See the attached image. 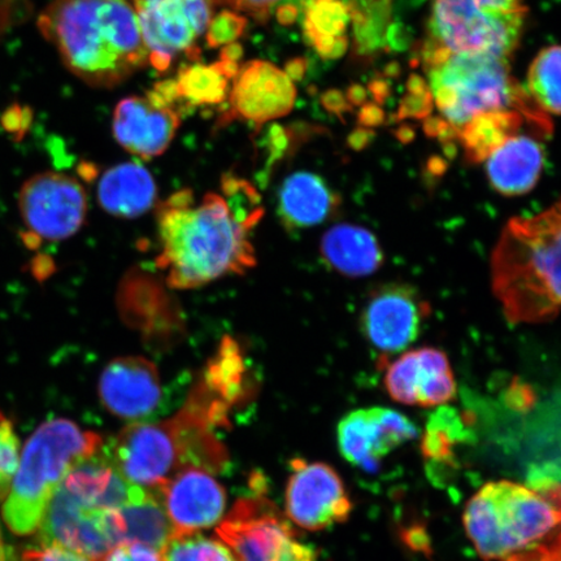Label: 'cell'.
<instances>
[{
	"instance_id": "6da1fadb",
	"label": "cell",
	"mask_w": 561,
	"mask_h": 561,
	"mask_svg": "<svg viewBox=\"0 0 561 561\" xmlns=\"http://www.w3.org/2000/svg\"><path fill=\"white\" fill-rule=\"evenodd\" d=\"M221 188L198 202L191 188H182L158 207L157 266L172 289H196L256 264L251 231L264 214L261 195L231 174Z\"/></svg>"
},
{
	"instance_id": "7a4b0ae2",
	"label": "cell",
	"mask_w": 561,
	"mask_h": 561,
	"mask_svg": "<svg viewBox=\"0 0 561 561\" xmlns=\"http://www.w3.org/2000/svg\"><path fill=\"white\" fill-rule=\"evenodd\" d=\"M231 411L226 399L198 378L174 416L130 424L104 450L124 479L152 491L187 467L220 473L228 467L229 454L216 430L229 426Z\"/></svg>"
},
{
	"instance_id": "3957f363",
	"label": "cell",
	"mask_w": 561,
	"mask_h": 561,
	"mask_svg": "<svg viewBox=\"0 0 561 561\" xmlns=\"http://www.w3.org/2000/svg\"><path fill=\"white\" fill-rule=\"evenodd\" d=\"M38 27L91 87L114 88L149 62L135 0H53Z\"/></svg>"
},
{
	"instance_id": "277c9868",
	"label": "cell",
	"mask_w": 561,
	"mask_h": 561,
	"mask_svg": "<svg viewBox=\"0 0 561 561\" xmlns=\"http://www.w3.org/2000/svg\"><path fill=\"white\" fill-rule=\"evenodd\" d=\"M477 552L488 561H561V483L545 473L526 485L489 482L465 512Z\"/></svg>"
},
{
	"instance_id": "5b68a950",
	"label": "cell",
	"mask_w": 561,
	"mask_h": 561,
	"mask_svg": "<svg viewBox=\"0 0 561 561\" xmlns=\"http://www.w3.org/2000/svg\"><path fill=\"white\" fill-rule=\"evenodd\" d=\"M491 276L514 324L556 318L561 310V219L556 209L510 220L491 257Z\"/></svg>"
},
{
	"instance_id": "8992f818",
	"label": "cell",
	"mask_w": 561,
	"mask_h": 561,
	"mask_svg": "<svg viewBox=\"0 0 561 561\" xmlns=\"http://www.w3.org/2000/svg\"><path fill=\"white\" fill-rule=\"evenodd\" d=\"M104 440L68 419L46 421L27 439L3 506V518L18 536L37 531L48 504L70 469L100 451Z\"/></svg>"
},
{
	"instance_id": "52a82bcc",
	"label": "cell",
	"mask_w": 561,
	"mask_h": 561,
	"mask_svg": "<svg viewBox=\"0 0 561 561\" xmlns=\"http://www.w3.org/2000/svg\"><path fill=\"white\" fill-rule=\"evenodd\" d=\"M525 0H433L424 45L510 59L520 44Z\"/></svg>"
},
{
	"instance_id": "ba28073f",
	"label": "cell",
	"mask_w": 561,
	"mask_h": 561,
	"mask_svg": "<svg viewBox=\"0 0 561 561\" xmlns=\"http://www.w3.org/2000/svg\"><path fill=\"white\" fill-rule=\"evenodd\" d=\"M426 70L434 104L458 130L485 112L512 110L517 81L511 75L510 59L451 54Z\"/></svg>"
},
{
	"instance_id": "9c48e42d",
	"label": "cell",
	"mask_w": 561,
	"mask_h": 561,
	"mask_svg": "<svg viewBox=\"0 0 561 561\" xmlns=\"http://www.w3.org/2000/svg\"><path fill=\"white\" fill-rule=\"evenodd\" d=\"M216 535L237 561H316L311 547L298 541L290 522L263 495L238 500Z\"/></svg>"
},
{
	"instance_id": "30bf717a",
	"label": "cell",
	"mask_w": 561,
	"mask_h": 561,
	"mask_svg": "<svg viewBox=\"0 0 561 561\" xmlns=\"http://www.w3.org/2000/svg\"><path fill=\"white\" fill-rule=\"evenodd\" d=\"M149 62L163 73L174 56L198 61L196 47L213 19V0H135Z\"/></svg>"
},
{
	"instance_id": "8fae6325",
	"label": "cell",
	"mask_w": 561,
	"mask_h": 561,
	"mask_svg": "<svg viewBox=\"0 0 561 561\" xmlns=\"http://www.w3.org/2000/svg\"><path fill=\"white\" fill-rule=\"evenodd\" d=\"M21 219L41 240L59 242L79 233L88 215V195L79 180L58 172L33 175L19 194Z\"/></svg>"
},
{
	"instance_id": "7c38bea8",
	"label": "cell",
	"mask_w": 561,
	"mask_h": 561,
	"mask_svg": "<svg viewBox=\"0 0 561 561\" xmlns=\"http://www.w3.org/2000/svg\"><path fill=\"white\" fill-rule=\"evenodd\" d=\"M285 507L287 520L300 529L319 531L348 520L353 503L331 466L296 459L291 461Z\"/></svg>"
},
{
	"instance_id": "4fadbf2b",
	"label": "cell",
	"mask_w": 561,
	"mask_h": 561,
	"mask_svg": "<svg viewBox=\"0 0 561 561\" xmlns=\"http://www.w3.org/2000/svg\"><path fill=\"white\" fill-rule=\"evenodd\" d=\"M417 434L416 425L402 413L375 407L353 411L343 417L336 439L343 458L363 471L374 473L383 456L415 439Z\"/></svg>"
},
{
	"instance_id": "5bb4252c",
	"label": "cell",
	"mask_w": 561,
	"mask_h": 561,
	"mask_svg": "<svg viewBox=\"0 0 561 561\" xmlns=\"http://www.w3.org/2000/svg\"><path fill=\"white\" fill-rule=\"evenodd\" d=\"M229 95L230 110L220 124L242 118L264 125L289 115L297 101L290 77L272 62L254 60L240 67Z\"/></svg>"
},
{
	"instance_id": "9a60e30c",
	"label": "cell",
	"mask_w": 561,
	"mask_h": 561,
	"mask_svg": "<svg viewBox=\"0 0 561 561\" xmlns=\"http://www.w3.org/2000/svg\"><path fill=\"white\" fill-rule=\"evenodd\" d=\"M98 394L111 415L142 423L159 409L163 383L156 363L144 356H121L102 370Z\"/></svg>"
},
{
	"instance_id": "2e32d148",
	"label": "cell",
	"mask_w": 561,
	"mask_h": 561,
	"mask_svg": "<svg viewBox=\"0 0 561 561\" xmlns=\"http://www.w3.org/2000/svg\"><path fill=\"white\" fill-rule=\"evenodd\" d=\"M427 307L405 285H386L375 290L364 308L362 325L367 341L380 353H401L415 342Z\"/></svg>"
},
{
	"instance_id": "e0dca14e",
	"label": "cell",
	"mask_w": 561,
	"mask_h": 561,
	"mask_svg": "<svg viewBox=\"0 0 561 561\" xmlns=\"http://www.w3.org/2000/svg\"><path fill=\"white\" fill-rule=\"evenodd\" d=\"M158 493L174 535H191L213 528L226 515L227 491L206 469H181Z\"/></svg>"
},
{
	"instance_id": "ac0fdd59",
	"label": "cell",
	"mask_w": 561,
	"mask_h": 561,
	"mask_svg": "<svg viewBox=\"0 0 561 561\" xmlns=\"http://www.w3.org/2000/svg\"><path fill=\"white\" fill-rule=\"evenodd\" d=\"M181 125L178 111L147 96H129L114 112V136L126 151L144 160L163 156Z\"/></svg>"
},
{
	"instance_id": "d6986e66",
	"label": "cell",
	"mask_w": 561,
	"mask_h": 561,
	"mask_svg": "<svg viewBox=\"0 0 561 561\" xmlns=\"http://www.w3.org/2000/svg\"><path fill=\"white\" fill-rule=\"evenodd\" d=\"M340 205V196L324 179L311 172H297L279 188L277 213L285 228L307 229L332 219Z\"/></svg>"
},
{
	"instance_id": "ffe728a7",
	"label": "cell",
	"mask_w": 561,
	"mask_h": 561,
	"mask_svg": "<svg viewBox=\"0 0 561 561\" xmlns=\"http://www.w3.org/2000/svg\"><path fill=\"white\" fill-rule=\"evenodd\" d=\"M545 165V150L538 139L514 136L486 159L491 187L504 196H518L533 191Z\"/></svg>"
},
{
	"instance_id": "44dd1931",
	"label": "cell",
	"mask_w": 561,
	"mask_h": 561,
	"mask_svg": "<svg viewBox=\"0 0 561 561\" xmlns=\"http://www.w3.org/2000/svg\"><path fill=\"white\" fill-rule=\"evenodd\" d=\"M96 196L105 213L118 219H136L156 206L158 187L146 168L130 161L102 174Z\"/></svg>"
},
{
	"instance_id": "7402d4cb",
	"label": "cell",
	"mask_w": 561,
	"mask_h": 561,
	"mask_svg": "<svg viewBox=\"0 0 561 561\" xmlns=\"http://www.w3.org/2000/svg\"><path fill=\"white\" fill-rule=\"evenodd\" d=\"M320 251L325 263L348 277H364L380 268L383 254L369 230L340 224L322 236Z\"/></svg>"
},
{
	"instance_id": "603a6c76",
	"label": "cell",
	"mask_w": 561,
	"mask_h": 561,
	"mask_svg": "<svg viewBox=\"0 0 561 561\" xmlns=\"http://www.w3.org/2000/svg\"><path fill=\"white\" fill-rule=\"evenodd\" d=\"M123 543L136 542L159 551L174 535L158 491L140 489L139 493L121 511Z\"/></svg>"
},
{
	"instance_id": "cb8c5ba5",
	"label": "cell",
	"mask_w": 561,
	"mask_h": 561,
	"mask_svg": "<svg viewBox=\"0 0 561 561\" xmlns=\"http://www.w3.org/2000/svg\"><path fill=\"white\" fill-rule=\"evenodd\" d=\"M304 7V30L307 41L321 58H342L348 48V5L342 0H306Z\"/></svg>"
},
{
	"instance_id": "d4e9b609",
	"label": "cell",
	"mask_w": 561,
	"mask_h": 561,
	"mask_svg": "<svg viewBox=\"0 0 561 561\" xmlns=\"http://www.w3.org/2000/svg\"><path fill=\"white\" fill-rule=\"evenodd\" d=\"M524 124L523 115L516 110L491 111L473 117L459 130L458 138L468 163L485 161L508 138L516 136Z\"/></svg>"
},
{
	"instance_id": "484cf974",
	"label": "cell",
	"mask_w": 561,
	"mask_h": 561,
	"mask_svg": "<svg viewBox=\"0 0 561 561\" xmlns=\"http://www.w3.org/2000/svg\"><path fill=\"white\" fill-rule=\"evenodd\" d=\"M355 51L371 56L385 48V34L392 15V0H351Z\"/></svg>"
},
{
	"instance_id": "4316f807",
	"label": "cell",
	"mask_w": 561,
	"mask_h": 561,
	"mask_svg": "<svg viewBox=\"0 0 561 561\" xmlns=\"http://www.w3.org/2000/svg\"><path fill=\"white\" fill-rule=\"evenodd\" d=\"M526 89L547 115H561V46L545 47L533 59Z\"/></svg>"
},
{
	"instance_id": "83f0119b",
	"label": "cell",
	"mask_w": 561,
	"mask_h": 561,
	"mask_svg": "<svg viewBox=\"0 0 561 561\" xmlns=\"http://www.w3.org/2000/svg\"><path fill=\"white\" fill-rule=\"evenodd\" d=\"M421 367L417 405H444L456 396L450 363L442 351L431 347L416 351Z\"/></svg>"
},
{
	"instance_id": "f1b7e54d",
	"label": "cell",
	"mask_w": 561,
	"mask_h": 561,
	"mask_svg": "<svg viewBox=\"0 0 561 561\" xmlns=\"http://www.w3.org/2000/svg\"><path fill=\"white\" fill-rule=\"evenodd\" d=\"M180 100L187 105H214L227 100L229 80L216 62L213 66L194 65L184 67L178 76Z\"/></svg>"
},
{
	"instance_id": "f546056e",
	"label": "cell",
	"mask_w": 561,
	"mask_h": 561,
	"mask_svg": "<svg viewBox=\"0 0 561 561\" xmlns=\"http://www.w3.org/2000/svg\"><path fill=\"white\" fill-rule=\"evenodd\" d=\"M160 552L163 561H237L233 551L221 539L201 533L173 535Z\"/></svg>"
},
{
	"instance_id": "4dcf8cb0",
	"label": "cell",
	"mask_w": 561,
	"mask_h": 561,
	"mask_svg": "<svg viewBox=\"0 0 561 561\" xmlns=\"http://www.w3.org/2000/svg\"><path fill=\"white\" fill-rule=\"evenodd\" d=\"M421 367L416 351H411L390 364L386 370L385 386L396 402L417 405Z\"/></svg>"
},
{
	"instance_id": "1f68e13d",
	"label": "cell",
	"mask_w": 561,
	"mask_h": 561,
	"mask_svg": "<svg viewBox=\"0 0 561 561\" xmlns=\"http://www.w3.org/2000/svg\"><path fill=\"white\" fill-rule=\"evenodd\" d=\"M20 459V442L11 420L0 411V501L10 493Z\"/></svg>"
},
{
	"instance_id": "d6a6232c",
	"label": "cell",
	"mask_w": 561,
	"mask_h": 561,
	"mask_svg": "<svg viewBox=\"0 0 561 561\" xmlns=\"http://www.w3.org/2000/svg\"><path fill=\"white\" fill-rule=\"evenodd\" d=\"M248 26V19L236 11H221L210 19L207 27V45L210 48L234 44Z\"/></svg>"
},
{
	"instance_id": "836d02e7",
	"label": "cell",
	"mask_w": 561,
	"mask_h": 561,
	"mask_svg": "<svg viewBox=\"0 0 561 561\" xmlns=\"http://www.w3.org/2000/svg\"><path fill=\"white\" fill-rule=\"evenodd\" d=\"M434 100L431 90L420 94L407 93L399 103L396 121L402 122L409 118L425 121L426 117L432 116Z\"/></svg>"
},
{
	"instance_id": "e575fe53",
	"label": "cell",
	"mask_w": 561,
	"mask_h": 561,
	"mask_svg": "<svg viewBox=\"0 0 561 561\" xmlns=\"http://www.w3.org/2000/svg\"><path fill=\"white\" fill-rule=\"evenodd\" d=\"M214 4L228 5L238 12L249 13L259 23H264L272 15L273 10H277L278 7L293 3L294 0H213ZM306 3V0H301Z\"/></svg>"
},
{
	"instance_id": "d590c367",
	"label": "cell",
	"mask_w": 561,
	"mask_h": 561,
	"mask_svg": "<svg viewBox=\"0 0 561 561\" xmlns=\"http://www.w3.org/2000/svg\"><path fill=\"white\" fill-rule=\"evenodd\" d=\"M101 561H163V558L150 546L126 542L115 546Z\"/></svg>"
},
{
	"instance_id": "8d00e7d4",
	"label": "cell",
	"mask_w": 561,
	"mask_h": 561,
	"mask_svg": "<svg viewBox=\"0 0 561 561\" xmlns=\"http://www.w3.org/2000/svg\"><path fill=\"white\" fill-rule=\"evenodd\" d=\"M24 561H93L79 552L58 545L39 546L38 550H27Z\"/></svg>"
},
{
	"instance_id": "74e56055",
	"label": "cell",
	"mask_w": 561,
	"mask_h": 561,
	"mask_svg": "<svg viewBox=\"0 0 561 561\" xmlns=\"http://www.w3.org/2000/svg\"><path fill=\"white\" fill-rule=\"evenodd\" d=\"M413 44V32L402 21H394L389 24L385 34V48L392 53H404L410 50Z\"/></svg>"
},
{
	"instance_id": "f35d334b",
	"label": "cell",
	"mask_w": 561,
	"mask_h": 561,
	"mask_svg": "<svg viewBox=\"0 0 561 561\" xmlns=\"http://www.w3.org/2000/svg\"><path fill=\"white\" fill-rule=\"evenodd\" d=\"M507 404L512 410L528 411L536 402V396L529 385L514 382L510 386L506 394Z\"/></svg>"
},
{
	"instance_id": "ab89813d",
	"label": "cell",
	"mask_w": 561,
	"mask_h": 561,
	"mask_svg": "<svg viewBox=\"0 0 561 561\" xmlns=\"http://www.w3.org/2000/svg\"><path fill=\"white\" fill-rule=\"evenodd\" d=\"M321 104L322 107L335 116L345 115L346 112L353 110V105L348 103L346 95L336 89L325 91L321 95Z\"/></svg>"
},
{
	"instance_id": "60d3db41",
	"label": "cell",
	"mask_w": 561,
	"mask_h": 561,
	"mask_svg": "<svg viewBox=\"0 0 561 561\" xmlns=\"http://www.w3.org/2000/svg\"><path fill=\"white\" fill-rule=\"evenodd\" d=\"M385 121V111L381 108V105L375 102H367L362 105L359 114H357V123H359L362 128H377V126L383 125Z\"/></svg>"
},
{
	"instance_id": "b9f144b4",
	"label": "cell",
	"mask_w": 561,
	"mask_h": 561,
	"mask_svg": "<svg viewBox=\"0 0 561 561\" xmlns=\"http://www.w3.org/2000/svg\"><path fill=\"white\" fill-rule=\"evenodd\" d=\"M368 94L371 100L378 105H382L391 94V83L386 79H375L370 81L368 88Z\"/></svg>"
},
{
	"instance_id": "7bdbcfd3",
	"label": "cell",
	"mask_w": 561,
	"mask_h": 561,
	"mask_svg": "<svg viewBox=\"0 0 561 561\" xmlns=\"http://www.w3.org/2000/svg\"><path fill=\"white\" fill-rule=\"evenodd\" d=\"M153 91L164 101L165 104L173 105L180 101L178 82L175 80H167L156 83Z\"/></svg>"
},
{
	"instance_id": "ee69618b",
	"label": "cell",
	"mask_w": 561,
	"mask_h": 561,
	"mask_svg": "<svg viewBox=\"0 0 561 561\" xmlns=\"http://www.w3.org/2000/svg\"><path fill=\"white\" fill-rule=\"evenodd\" d=\"M375 131L367 128H357L353 133H351L348 137V145L353 147L354 150H362L364 147L368 146L371 140L375 138Z\"/></svg>"
},
{
	"instance_id": "f6af8a7d",
	"label": "cell",
	"mask_w": 561,
	"mask_h": 561,
	"mask_svg": "<svg viewBox=\"0 0 561 561\" xmlns=\"http://www.w3.org/2000/svg\"><path fill=\"white\" fill-rule=\"evenodd\" d=\"M347 101L353 107H362L368 101V90L359 83H353L346 91Z\"/></svg>"
},
{
	"instance_id": "bcb514c9",
	"label": "cell",
	"mask_w": 561,
	"mask_h": 561,
	"mask_svg": "<svg viewBox=\"0 0 561 561\" xmlns=\"http://www.w3.org/2000/svg\"><path fill=\"white\" fill-rule=\"evenodd\" d=\"M276 16L279 24L291 25L298 20L299 7L293 3L280 5L276 11Z\"/></svg>"
},
{
	"instance_id": "7dc6e473",
	"label": "cell",
	"mask_w": 561,
	"mask_h": 561,
	"mask_svg": "<svg viewBox=\"0 0 561 561\" xmlns=\"http://www.w3.org/2000/svg\"><path fill=\"white\" fill-rule=\"evenodd\" d=\"M306 70L307 61L301 58L290 60L285 67V73L290 77L293 82L304 79Z\"/></svg>"
},
{
	"instance_id": "c3c4849f",
	"label": "cell",
	"mask_w": 561,
	"mask_h": 561,
	"mask_svg": "<svg viewBox=\"0 0 561 561\" xmlns=\"http://www.w3.org/2000/svg\"><path fill=\"white\" fill-rule=\"evenodd\" d=\"M445 124L446 121L444 117L430 116L425 118L423 129L427 137L437 139L439 131L444 128Z\"/></svg>"
},
{
	"instance_id": "681fc988",
	"label": "cell",
	"mask_w": 561,
	"mask_h": 561,
	"mask_svg": "<svg viewBox=\"0 0 561 561\" xmlns=\"http://www.w3.org/2000/svg\"><path fill=\"white\" fill-rule=\"evenodd\" d=\"M243 46L238 44V42H234V44H229L222 47L220 60L240 62L243 58Z\"/></svg>"
},
{
	"instance_id": "f907efd6",
	"label": "cell",
	"mask_w": 561,
	"mask_h": 561,
	"mask_svg": "<svg viewBox=\"0 0 561 561\" xmlns=\"http://www.w3.org/2000/svg\"><path fill=\"white\" fill-rule=\"evenodd\" d=\"M431 90L430 85H427L424 77L420 75L413 73L407 80V93L411 94H420L425 93V91Z\"/></svg>"
},
{
	"instance_id": "816d5d0a",
	"label": "cell",
	"mask_w": 561,
	"mask_h": 561,
	"mask_svg": "<svg viewBox=\"0 0 561 561\" xmlns=\"http://www.w3.org/2000/svg\"><path fill=\"white\" fill-rule=\"evenodd\" d=\"M424 0H392V12H404L405 10L415 9Z\"/></svg>"
},
{
	"instance_id": "f5cc1de1",
	"label": "cell",
	"mask_w": 561,
	"mask_h": 561,
	"mask_svg": "<svg viewBox=\"0 0 561 561\" xmlns=\"http://www.w3.org/2000/svg\"><path fill=\"white\" fill-rule=\"evenodd\" d=\"M396 136L398 139H401L403 144H409L415 138L416 131L409 124H403L397 129Z\"/></svg>"
},
{
	"instance_id": "db71d44e",
	"label": "cell",
	"mask_w": 561,
	"mask_h": 561,
	"mask_svg": "<svg viewBox=\"0 0 561 561\" xmlns=\"http://www.w3.org/2000/svg\"><path fill=\"white\" fill-rule=\"evenodd\" d=\"M383 72L385 79H396V77L401 76L402 68L399 66V62L391 61L388 66L385 67Z\"/></svg>"
},
{
	"instance_id": "11a10c76",
	"label": "cell",
	"mask_w": 561,
	"mask_h": 561,
	"mask_svg": "<svg viewBox=\"0 0 561 561\" xmlns=\"http://www.w3.org/2000/svg\"><path fill=\"white\" fill-rule=\"evenodd\" d=\"M552 208L557 210V214L560 216L561 219V199Z\"/></svg>"
},
{
	"instance_id": "9f6ffc18",
	"label": "cell",
	"mask_w": 561,
	"mask_h": 561,
	"mask_svg": "<svg viewBox=\"0 0 561 561\" xmlns=\"http://www.w3.org/2000/svg\"><path fill=\"white\" fill-rule=\"evenodd\" d=\"M3 559V546H2V537H0V560Z\"/></svg>"
}]
</instances>
